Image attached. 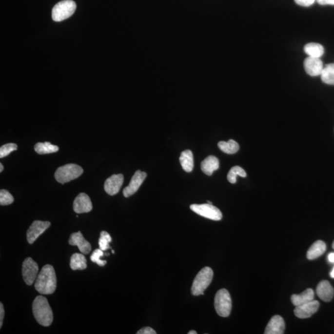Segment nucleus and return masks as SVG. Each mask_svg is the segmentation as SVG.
<instances>
[{"label": "nucleus", "mask_w": 334, "mask_h": 334, "mask_svg": "<svg viewBox=\"0 0 334 334\" xmlns=\"http://www.w3.org/2000/svg\"><path fill=\"white\" fill-rule=\"evenodd\" d=\"M57 277L54 267L45 265L38 274L35 283V288L42 295L54 294L57 288Z\"/></svg>", "instance_id": "nucleus-1"}, {"label": "nucleus", "mask_w": 334, "mask_h": 334, "mask_svg": "<svg viewBox=\"0 0 334 334\" xmlns=\"http://www.w3.org/2000/svg\"><path fill=\"white\" fill-rule=\"evenodd\" d=\"M32 312L39 324L48 327L52 324L54 314L47 299L43 296H38L32 303Z\"/></svg>", "instance_id": "nucleus-2"}, {"label": "nucleus", "mask_w": 334, "mask_h": 334, "mask_svg": "<svg viewBox=\"0 0 334 334\" xmlns=\"http://www.w3.org/2000/svg\"><path fill=\"white\" fill-rule=\"evenodd\" d=\"M214 273L209 267H205L196 276L191 287V294L194 296L203 295L205 290L213 280Z\"/></svg>", "instance_id": "nucleus-3"}, {"label": "nucleus", "mask_w": 334, "mask_h": 334, "mask_svg": "<svg viewBox=\"0 0 334 334\" xmlns=\"http://www.w3.org/2000/svg\"><path fill=\"white\" fill-rule=\"evenodd\" d=\"M84 170L81 167L74 163H70L59 167L55 174L56 180L59 183L64 184L79 177Z\"/></svg>", "instance_id": "nucleus-4"}, {"label": "nucleus", "mask_w": 334, "mask_h": 334, "mask_svg": "<svg viewBox=\"0 0 334 334\" xmlns=\"http://www.w3.org/2000/svg\"><path fill=\"white\" fill-rule=\"evenodd\" d=\"M214 306L216 313L221 317L229 316L232 311L231 296L227 290L223 289L218 290L214 299Z\"/></svg>", "instance_id": "nucleus-5"}, {"label": "nucleus", "mask_w": 334, "mask_h": 334, "mask_svg": "<svg viewBox=\"0 0 334 334\" xmlns=\"http://www.w3.org/2000/svg\"><path fill=\"white\" fill-rule=\"evenodd\" d=\"M77 4L73 0H63L55 4L52 10V19L60 22L71 17L75 12Z\"/></svg>", "instance_id": "nucleus-6"}, {"label": "nucleus", "mask_w": 334, "mask_h": 334, "mask_svg": "<svg viewBox=\"0 0 334 334\" xmlns=\"http://www.w3.org/2000/svg\"><path fill=\"white\" fill-rule=\"evenodd\" d=\"M191 211L195 212L203 217L209 219L218 221L222 218V214L221 211L213 204H192L190 206Z\"/></svg>", "instance_id": "nucleus-7"}, {"label": "nucleus", "mask_w": 334, "mask_h": 334, "mask_svg": "<svg viewBox=\"0 0 334 334\" xmlns=\"http://www.w3.org/2000/svg\"><path fill=\"white\" fill-rule=\"evenodd\" d=\"M39 273V266L31 257H27L23 262L22 274L23 279L27 285L35 282Z\"/></svg>", "instance_id": "nucleus-8"}, {"label": "nucleus", "mask_w": 334, "mask_h": 334, "mask_svg": "<svg viewBox=\"0 0 334 334\" xmlns=\"http://www.w3.org/2000/svg\"><path fill=\"white\" fill-rule=\"evenodd\" d=\"M50 225L51 223L48 221H34L27 232V240L28 243L33 244L36 239L49 228Z\"/></svg>", "instance_id": "nucleus-9"}, {"label": "nucleus", "mask_w": 334, "mask_h": 334, "mask_svg": "<svg viewBox=\"0 0 334 334\" xmlns=\"http://www.w3.org/2000/svg\"><path fill=\"white\" fill-rule=\"evenodd\" d=\"M146 173L141 172L140 170H138L136 172L131 179L130 184L123 191L124 196L128 197L137 192L140 186L143 183L144 179H146Z\"/></svg>", "instance_id": "nucleus-10"}, {"label": "nucleus", "mask_w": 334, "mask_h": 334, "mask_svg": "<svg viewBox=\"0 0 334 334\" xmlns=\"http://www.w3.org/2000/svg\"><path fill=\"white\" fill-rule=\"evenodd\" d=\"M319 305V301L313 299L310 302L296 306L294 310L295 315L298 318H308L317 312Z\"/></svg>", "instance_id": "nucleus-11"}, {"label": "nucleus", "mask_w": 334, "mask_h": 334, "mask_svg": "<svg viewBox=\"0 0 334 334\" xmlns=\"http://www.w3.org/2000/svg\"><path fill=\"white\" fill-rule=\"evenodd\" d=\"M304 68L311 77L321 76L324 69L323 63L319 58L309 57L304 61Z\"/></svg>", "instance_id": "nucleus-12"}, {"label": "nucleus", "mask_w": 334, "mask_h": 334, "mask_svg": "<svg viewBox=\"0 0 334 334\" xmlns=\"http://www.w3.org/2000/svg\"><path fill=\"white\" fill-rule=\"evenodd\" d=\"M73 210L78 214L87 213L93 210V204L89 196L80 193L74 200Z\"/></svg>", "instance_id": "nucleus-13"}, {"label": "nucleus", "mask_w": 334, "mask_h": 334, "mask_svg": "<svg viewBox=\"0 0 334 334\" xmlns=\"http://www.w3.org/2000/svg\"><path fill=\"white\" fill-rule=\"evenodd\" d=\"M124 181L122 174L113 175L105 181L104 189L105 192L110 196H114L120 190Z\"/></svg>", "instance_id": "nucleus-14"}, {"label": "nucleus", "mask_w": 334, "mask_h": 334, "mask_svg": "<svg viewBox=\"0 0 334 334\" xmlns=\"http://www.w3.org/2000/svg\"><path fill=\"white\" fill-rule=\"evenodd\" d=\"M69 243L72 246H77L80 252L84 255H88L91 251V245L83 236L80 232L71 234Z\"/></svg>", "instance_id": "nucleus-15"}, {"label": "nucleus", "mask_w": 334, "mask_h": 334, "mask_svg": "<svg viewBox=\"0 0 334 334\" xmlns=\"http://www.w3.org/2000/svg\"><path fill=\"white\" fill-rule=\"evenodd\" d=\"M285 324L284 320L280 315H274L267 325L265 334H283L284 333Z\"/></svg>", "instance_id": "nucleus-16"}, {"label": "nucleus", "mask_w": 334, "mask_h": 334, "mask_svg": "<svg viewBox=\"0 0 334 334\" xmlns=\"http://www.w3.org/2000/svg\"><path fill=\"white\" fill-rule=\"evenodd\" d=\"M316 294L322 301L329 302L333 298L334 290L328 281L322 280L317 285Z\"/></svg>", "instance_id": "nucleus-17"}, {"label": "nucleus", "mask_w": 334, "mask_h": 334, "mask_svg": "<svg viewBox=\"0 0 334 334\" xmlns=\"http://www.w3.org/2000/svg\"><path fill=\"white\" fill-rule=\"evenodd\" d=\"M200 168L205 174L211 176L213 172L219 168V161L215 156H208L202 161Z\"/></svg>", "instance_id": "nucleus-18"}, {"label": "nucleus", "mask_w": 334, "mask_h": 334, "mask_svg": "<svg viewBox=\"0 0 334 334\" xmlns=\"http://www.w3.org/2000/svg\"><path fill=\"white\" fill-rule=\"evenodd\" d=\"M314 293L312 289H307L302 293L299 295L294 294L291 296V301L293 305L298 306L313 300Z\"/></svg>", "instance_id": "nucleus-19"}, {"label": "nucleus", "mask_w": 334, "mask_h": 334, "mask_svg": "<svg viewBox=\"0 0 334 334\" xmlns=\"http://www.w3.org/2000/svg\"><path fill=\"white\" fill-rule=\"evenodd\" d=\"M326 251V245L324 241L317 240L309 249L306 256L309 260H314L321 256Z\"/></svg>", "instance_id": "nucleus-20"}, {"label": "nucleus", "mask_w": 334, "mask_h": 334, "mask_svg": "<svg viewBox=\"0 0 334 334\" xmlns=\"http://www.w3.org/2000/svg\"><path fill=\"white\" fill-rule=\"evenodd\" d=\"M181 167L186 172H191L194 167V158L192 152L190 150H186L182 152L179 157Z\"/></svg>", "instance_id": "nucleus-21"}, {"label": "nucleus", "mask_w": 334, "mask_h": 334, "mask_svg": "<svg viewBox=\"0 0 334 334\" xmlns=\"http://www.w3.org/2000/svg\"><path fill=\"white\" fill-rule=\"evenodd\" d=\"M70 267L73 271L84 270L87 268V260L84 255L75 253L71 257Z\"/></svg>", "instance_id": "nucleus-22"}, {"label": "nucleus", "mask_w": 334, "mask_h": 334, "mask_svg": "<svg viewBox=\"0 0 334 334\" xmlns=\"http://www.w3.org/2000/svg\"><path fill=\"white\" fill-rule=\"evenodd\" d=\"M304 51L309 57L320 59L324 54V48L319 43H309L304 47Z\"/></svg>", "instance_id": "nucleus-23"}, {"label": "nucleus", "mask_w": 334, "mask_h": 334, "mask_svg": "<svg viewBox=\"0 0 334 334\" xmlns=\"http://www.w3.org/2000/svg\"><path fill=\"white\" fill-rule=\"evenodd\" d=\"M34 150L39 154H47L57 153L59 151V147L49 142H38L34 146Z\"/></svg>", "instance_id": "nucleus-24"}, {"label": "nucleus", "mask_w": 334, "mask_h": 334, "mask_svg": "<svg viewBox=\"0 0 334 334\" xmlns=\"http://www.w3.org/2000/svg\"><path fill=\"white\" fill-rule=\"evenodd\" d=\"M218 147L223 153L228 154H236L239 149V144L233 139H230L228 142L220 141L218 143Z\"/></svg>", "instance_id": "nucleus-25"}, {"label": "nucleus", "mask_w": 334, "mask_h": 334, "mask_svg": "<svg viewBox=\"0 0 334 334\" xmlns=\"http://www.w3.org/2000/svg\"><path fill=\"white\" fill-rule=\"evenodd\" d=\"M321 78L325 84L334 86V63L328 64L324 67Z\"/></svg>", "instance_id": "nucleus-26"}, {"label": "nucleus", "mask_w": 334, "mask_h": 334, "mask_svg": "<svg viewBox=\"0 0 334 334\" xmlns=\"http://www.w3.org/2000/svg\"><path fill=\"white\" fill-rule=\"evenodd\" d=\"M246 175L247 174H246L245 170L242 169L239 166H235V167H232L230 169L229 174L227 175V179L230 183L235 184L236 182L237 176H240L243 177V178H245Z\"/></svg>", "instance_id": "nucleus-27"}, {"label": "nucleus", "mask_w": 334, "mask_h": 334, "mask_svg": "<svg viewBox=\"0 0 334 334\" xmlns=\"http://www.w3.org/2000/svg\"><path fill=\"white\" fill-rule=\"evenodd\" d=\"M112 241V237L108 233L102 231L100 233V237L98 239V245L100 250L106 251L110 249L109 243Z\"/></svg>", "instance_id": "nucleus-28"}, {"label": "nucleus", "mask_w": 334, "mask_h": 334, "mask_svg": "<svg viewBox=\"0 0 334 334\" xmlns=\"http://www.w3.org/2000/svg\"><path fill=\"white\" fill-rule=\"evenodd\" d=\"M14 197L12 195L9 193V191L5 190L0 191V204L1 206H8L13 203Z\"/></svg>", "instance_id": "nucleus-29"}, {"label": "nucleus", "mask_w": 334, "mask_h": 334, "mask_svg": "<svg viewBox=\"0 0 334 334\" xmlns=\"http://www.w3.org/2000/svg\"><path fill=\"white\" fill-rule=\"evenodd\" d=\"M103 252V251L100 250V249H97V250L94 251L91 256V261L101 267L104 266L107 264V261H102L100 259V257H102L104 255V253Z\"/></svg>", "instance_id": "nucleus-30"}, {"label": "nucleus", "mask_w": 334, "mask_h": 334, "mask_svg": "<svg viewBox=\"0 0 334 334\" xmlns=\"http://www.w3.org/2000/svg\"><path fill=\"white\" fill-rule=\"evenodd\" d=\"M18 149V146L15 143H8L0 147V158L5 157L12 152Z\"/></svg>", "instance_id": "nucleus-31"}, {"label": "nucleus", "mask_w": 334, "mask_h": 334, "mask_svg": "<svg viewBox=\"0 0 334 334\" xmlns=\"http://www.w3.org/2000/svg\"><path fill=\"white\" fill-rule=\"evenodd\" d=\"M294 1L299 6L308 7L313 5L315 0H294Z\"/></svg>", "instance_id": "nucleus-32"}, {"label": "nucleus", "mask_w": 334, "mask_h": 334, "mask_svg": "<svg viewBox=\"0 0 334 334\" xmlns=\"http://www.w3.org/2000/svg\"><path fill=\"white\" fill-rule=\"evenodd\" d=\"M138 334H156L157 333L154 330L153 328H149V327H146V328L140 329L137 333Z\"/></svg>", "instance_id": "nucleus-33"}, {"label": "nucleus", "mask_w": 334, "mask_h": 334, "mask_svg": "<svg viewBox=\"0 0 334 334\" xmlns=\"http://www.w3.org/2000/svg\"><path fill=\"white\" fill-rule=\"evenodd\" d=\"M4 317V309L3 304L0 303V328L3 326V319Z\"/></svg>", "instance_id": "nucleus-34"}, {"label": "nucleus", "mask_w": 334, "mask_h": 334, "mask_svg": "<svg viewBox=\"0 0 334 334\" xmlns=\"http://www.w3.org/2000/svg\"><path fill=\"white\" fill-rule=\"evenodd\" d=\"M321 5H334V0H315Z\"/></svg>", "instance_id": "nucleus-35"}, {"label": "nucleus", "mask_w": 334, "mask_h": 334, "mask_svg": "<svg viewBox=\"0 0 334 334\" xmlns=\"http://www.w3.org/2000/svg\"><path fill=\"white\" fill-rule=\"evenodd\" d=\"M328 261L331 263H334V253H329L328 256Z\"/></svg>", "instance_id": "nucleus-36"}, {"label": "nucleus", "mask_w": 334, "mask_h": 334, "mask_svg": "<svg viewBox=\"0 0 334 334\" xmlns=\"http://www.w3.org/2000/svg\"><path fill=\"white\" fill-rule=\"evenodd\" d=\"M330 275L332 278H334V267L333 270H332V271L331 272Z\"/></svg>", "instance_id": "nucleus-37"}, {"label": "nucleus", "mask_w": 334, "mask_h": 334, "mask_svg": "<svg viewBox=\"0 0 334 334\" xmlns=\"http://www.w3.org/2000/svg\"><path fill=\"white\" fill-rule=\"evenodd\" d=\"M3 165H2V163H0V172H3Z\"/></svg>", "instance_id": "nucleus-38"}, {"label": "nucleus", "mask_w": 334, "mask_h": 334, "mask_svg": "<svg viewBox=\"0 0 334 334\" xmlns=\"http://www.w3.org/2000/svg\"><path fill=\"white\" fill-rule=\"evenodd\" d=\"M197 332L195 331H191L189 332L188 334H197Z\"/></svg>", "instance_id": "nucleus-39"}, {"label": "nucleus", "mask_w": 334, "mask_h": 334, "mask_svg": "<svg viewBox=\"0 0 334 334\" xmlns=\"http://www.w3.org/2000/svg\"><path fill=\"white\" fill-rule=\"evenodd\" d=\"M207 203H208L209 204H213V203H212V202L209 201V200H208V201H207Z\"/></svg>", "instance_id": "nucleus-40"}, {"label": "nucleus", "mask_w": 334, "mask_h": 334, "mask_svg": "<svg viewBox=\"0 0 334 334\" xmlns=\"http://www.w3.org/2000/svg\"><path fill=\"white\" fill-rule=\"evenodd\" d=\"M333 249H334V241L333 244Z\"/></svg>", "instance_id": "nucleus-41"}, {"label": "nucleus", "mask_w": 334, "mask_h": 334, "mask_svg": "<svg viewBox=\"0 0 334 334\" xmlns=\"http://www.w3.org/2000/svg\"><path fill=\"white\" fill-rule=\"evenodd\" d=\"M112 253H113V254H114V253H115V251H114V250H112Z\"/></svg>", "instance_id": "nucleus-42"}]
</instances>
